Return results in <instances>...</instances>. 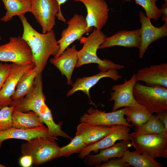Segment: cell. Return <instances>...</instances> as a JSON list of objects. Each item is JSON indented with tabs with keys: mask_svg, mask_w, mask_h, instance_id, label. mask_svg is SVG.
<instances>
[{
	"mask_svg": "<svg viewBox=\"0 0 167 167\" xmlns=\"http://www.w3.org/2000/svg\"><path fill=\"white\" fill-rule=\"evenodd\" d=\"M106 37L101 30L95 28L88 37H82L79 40L83 46L78 51V60L76 68L90 63L97 64L98 68L101 71H106L111 69L121 70L124 68L123 65L116 64L106 59L101 60L98 57L96 54L97 50L104 42Z\"/></svg>",
	"mask_w": 167,
	"mask_h": 167,
	"instance_id": "3957f363",
	"label": "cell"
},
{
	"mask_svg": "<svg viewBox=\"0 0 167 167\" xmlns=\"http://www.w3.org/2000/svg\"><path fill=\"white\" fill-rule=\"evenodd\" d=\"M87 146L81 136L75 135L69 144L60 147L58 158L68 157L74 154L79 153Z\"/></svg>",
	"mask_w": 167,
	"mask_h": 167,
	"instance_id": "f1b7e54d",
	"label": "cell"
},
{
	"mask_svg": "<svg viewBox=\"0 0 167 167\" xmlns=\"http://www.w3.org/2000/svg\"><path fill=\"white\" fill-rule=\"evenodd\" d=\"M2 39L1 37L0 36V41Z\"/></svg>",
	"mask_w": 167,
	"mask_h": 167,
	"instance_id": "f35d334b",
	"label": "cell"
},
{
	"mask_svg": "<svg viewBox=\"0 0 167 167\" xmlns=\"http://www.w3.org/2000/svg\"><path fill=\"white\" fill-rule=\"evenodd\" d=\"M6 10L5 15L0 20L7 22L11 19L13 17L24 15L27 12H31V0H1Z\"/></svg>",
	"mask_w": 167,
	"mask_h": 167,
	"instance_id": "d4e9b609",
	"label": "cell"
},
{
	"mask_svg": "<svg viewBox=\"0 0 167 167\" xmlns=\"http://www.w3.org/2000/svg\"><path fill=\"white\" fill-rule=\"evenodd\" d=\"M140 28V42L139 48V58L141 59L149 45L153 42L167 36V22L160 27L153 26L151 19L142 11L139 12Z\"/></svg>",
	"mask_w": 167,
	"mask_h": 167,
	"instance_id": "8fae6325",
	"label": "cell"
},
{
	"mask_svg": "<svg viewBox=\"0 0 167 167\" xmlns=\"http://www.w3.org/2000/svg\"><path fill=\"white\" fill-rule=\"evenodd\" d=\"M58 2L59 6L61 8V5L64 3L67 0H56Z\"/></svg>",
	"mask_w": 167,
	"mask_h": 167,
	"instance_id": "8d00e7d4",
	"label": "cell"
},
{
	"mask_svg": "<svg viewBox=\"0 0 167 167\" xmlns=\"http://www.w3.org/2000/svg\"><path fill=\"white\" fill-rule=\"evenodd\" d=\"M45 100L43 92L42 73H39L30 92L22 98L12 101L9 106H13L14 109L19 111H31L35 112L46 125L49 131V136L56 140L58 136L71 139L72 137L62 130V123L57 124L55 122Z\"/></svg>",
	"mask_w": 167,
	"mask_h": 167,
	"instance_id": "6da1fadb",
	"label": "cell"
},
{
	"mask_svg": "<svg viewBox=\"0 0 167 167\" xmlns=\"http://www.w3.org/2000/svg\"><path fill=\"white\" fill-rule=\"evenodd\" d=\"M66 24L67 27L62 31L61 38L58 41L60 49L54 58L58 57L74 41L79 40L84 34L93 29V28H88L85 18L78 14H75Z\"/></svg>",
	"mask_w": 167,
	"mask_h": 167,
	"instance_id": "9c48e42d",
	"label": "cell"
},
{
	"mask_svg": "<svg viewBox=\"0 0 167 167\" xmlns=\"http://www.w3.org/2000/svg\"><path fill=\"white\" fill-rule=\"evenodd\" d=\"M123 160L130 166L135 167H162L163 165L155 158L135 151H126L123 157Z\"/></svg>",
	"mask_w": 167,
	"mask_h": 167,
	"instance_id": "4316f807",
	"label": "cell"
},
{
	"mask_svg": "<svg viewBox=\"0 0 167 167\" xmlns=\"http://www.w3.org/2000/svg\"><path fill=\"white\" fill-rule=\"evenodd\" d=\"M31 0L30 12L41 26L42 33H45L53 29L55 24L56 17L66 23L56 0Z\"/></svg>",
	"mask_w": 167,
	"mask_h": 167,
	"instance_id": "52a82bcc",
	"label": "cell"
},
{
	"mask_svg": "<svg viewBox=\"0 0 167 167\" xmlns=\"http://www.w3.org/2000/svg\"><path fill=\"white\" fill-rule=\"evenodd\" d=\"M130 166L124 161L122 157L112 158L97 167H127Z\"/></svg>",
	"mask_w": 167,
	"mask_h": 167,
	"instance_id": "1f68e13d",
	"label": "cell"
},
{
	"mask_svg": "<svg viewBox=\"0 0 167 167\" xmlns=\"http://www.w3.org/2000/svg\"><path fill=\"white\" fill-rule=\"evenodd\" d=\"M19 17L23 27L22 37L31 50L35 66L42 73L49 57L51 55L55 57L59 51L55 34L53 29L45 33H40L32 28L24 15Z\"/></svg>",
	"mask_w": 167,
	"mask_h": 167,
	"instance_id": "7a4b0ae2",
	"label": "cell"
},
{
	"mask_svg": "<svg viewBox=\"0 0 167 167\" xmlns=\"http://www.w3.org/2000/svg\"><path fill=\"white\" fill-rule=\"evenodd\" d=\"M12 106H5L0 109V131L12 127Z\"/></svg>",
	"mask_w": 167,
	"mask_h": 167,
	"instance_id": "4dcf8cb0",
	"label": "cell"
},
{
	"mask_svg": "<svg viewBox=\"0 0 167 167\" xmlns=\"http://www.w3.org/2000/svg\"><path fill=\"white\" fill-rule=\"evenodd\" d=\"M0 61L23 65L34 63L31 50L20 36L11 37L8 42L0 45Z\"/></svg>",
	"mask_w": 167,
	"mask_h": 167,
	"instance_id": "ba28073f",
	"label": "cell"
},
{
	"mask_svg": "<svg viewBox=\"0 0 167 167\" xmlns=\"http://www.w3.org/2000/svg\"><path fill=\"white\" fill-rule=\"evenodd\" d=\"M11 64L0 62V92L9 74Z\"/></svg>",
	"mask_w": 167,
	"mask_h": 167,
	"instance_id": "d6a6232c",
	"label": "cell"
},
{
	"mask_svg": "<svg viewBox=\"0 0 167 167\" xmlns=\"http://www.w3.org/2000/svg\"><path fill=\"white\" fill-rule=\"evenodd\" d=\"M39 73L37 69L34 66L22 76L17 84L14 94L11 97L13 101L22 98L30 92Z\"/></svg>",
	"mask_w": 167,
	"mask_h": 167,
	"instance_id": "484cf974",
	"label": "cell"
},
{
	"mask_svg": "<svg viewBox=\"0 0 167 167\" xmlns=\"http://www.w3.org/2000/svg\"><path fill=\"white\" fill-rule=\"evenodd\" d=\"M6 166H5L4 165H2L0 164V167H6Z\"/></svg>",
	"mask_w": 167,
	"mask_h": 167,
	"instance_id": "74e56055",
	"label": "cell"
},
{
	"mask_svg": "<svg viewBox=\"0 0 167 167\" xmlns=\"http://www.w3.org/2000/svg\"><path fill=\"white\" fill-rule=\"evenodd\" d=\"M140 28L132 31L122 30L106 37L99 49L115 46L139 48L140 42Z\"/></svg>",
	"mask_w": 167,
	"mask_h": 167,
	"instance_id": "ffe728a7",
	"label": "cell"
},
{
	"mask_svg": "<svg viewBox=\"0 0 167 167\" xmlns=\"http://www.w3.org/2000/svg\"><path fill=\"white\" fill-rule=\"evenodd\" d=\"M130 131L129 126L126 125L112 126L109 134L98 142L86 146L79 153L78 156L83 159L91 152H96L99 150L113 145L118 141L130 140Z\"/></svg>",
	"mask_w": 167,
	"mask_h": 167,
	"instance_id": "5bb4252c",
	"label": "cell"
},
{
	"mask_svg": "<svg viewBox=\"0 0 167 167\" xmlns=\"http://www.w3.org/2000/svg\"><path fill=\"white\" fill-rule=\"evenodd\" d=\"M111 130V126L80 122L77 127L75 135L81 136L84 142L88 145L98 142L107 135Z\"/></svg>",
	"mask_w": 167,
	"mask_h": 167,
	"instance_id": "7402d4cb",
	"label": "cell"
},
{
	"mask_svg": "<svg viewBox=\"0 0 167 167\" xmlns=\"http://www.w3.org/2000/svg\"><path fill=\"white\" fill-rule=\"evenodd\" d=\"M124 108L110 112H105L90 108L87 112L80 118V122L90 123L96 125L112 126L120 125L133 127L129 124L124 117Z\"/></svg>",
	"mask_w": 167,
	"mask_h": 167,
	"instance_id": "30bf717a",
	"label": "cell"
},
{
	"mask_svg": "<svg viewBox=\"0 0 167 167\" xmlns=\"http://www.w3.org/2000/svg\"><path fill=\"white\" fill-rule=\"evenodd\" d=\"M164 0L165 2H167V0Z\"/></svg>",
	"mask_w": 167,
	"mask_h": 167,
	"instance_id": "ab89813d",
	"label": "cell"
},
{
	"mask_svg": "<svg viewBox=\"0 0 167 167\" xmlns=\"http://www.w3.org/2000/svg\"><path fill=\"white\" fill-rule=\"evenodd\" d=\"M8 74L0 92V109L10 105L17 84L22 76L35 66L34 63L23 65L12 63Z\"/></svg>",
	"mask_w": 167,
	"mask_h": 167,
	"instance_id": "7c38bea8",
	"label": "cell"
},
{
	"mask_svg": "<svg viewBox=\"0 0 167 167\" xmlns=\"http://www.w3.org/2000/svg\"><path fill=\"white\" fill-rule=\"evenodd\" d=\"M131 146L130 140L119 141L109 147L101 149L99 153L88 155L84 159V163L88 166L97 167L112 158L122 157L125 152Z\"/></svg>",
	"mask_w": 167,
	"mask_h": 167,
	"instance_id": "e0dca14e",
	"label": "cell"
},
{
	"mask_svg": "<svg viewBox=\"0 0 167 167\" xmlns=\"http://www.w3.org/2000/svg\"><path fill=\"white\" fill-rule=\"evenodd\" d=\"M76 45L67 47L58 57L50 58L49 62L56 67L67 79V84L72 85L71 77L78 60Z\"/></svg>",
	"mask_w": 167,
	"mask_h": 167,
	"instance_id": "d6986e66",
	"label": "cell"
},
{
	"mask_svg": "<svg viewBox=\"0 0 167 167\" xmlns=\"http://www.w3.org/2000/svg\"><path fill=\"white\" fill-rule=\"evenodd\" d=\"M165 132L164 126L156 115H152L146 122L132 133L136 135L160 134ZM167 134V133H166Z\"/></svg>",
	"mask_w": 167,
	"mask_h": 167,
	"instance_id": "83f0119b",
	"label": "cell"
},
{
	"mask_svg": "<svg viewBox=\"0 0 167 167\" xmlns=\"http://www.w3.org/2000/svg\"><path fill=\"white\" fill-rule=\"evenodd\" d=\"M105 77L109 78L116 81L121 79L122 76L119 74L117 70L111 69L106 71H101L98 74L92 76L78 78L75 82L72 84V88L68 91L66 96H69L77 91H81L87 95L90 102L92 103L91 100L89 90L100 79Z\"/></svg>",
	"mask_w": 167,
	"mask_h": 167,
	"instance_id": "ac0fdd59",
	"label": "cell"
},
{
	"mask_svg": "<svg viewBox=\"0 0 167 167\" xmlns=\"http://www.w3.org/2000/svg\"><path fill=\"white\" fill-rule=\"evenodd\" d=\"M161 11L162 19L165 22H167V2H165L160 8Z\"/></svg>",
	"mask_w": 167,
	"mask_h": 167,
	"instance_id": "d590c367",
	"label": "cell"
},
{
	"mask_svg": "<svg viewBox=\"0 0 167 167\" xmlns=\"http://www.w3.org/2000/svg\"><path fill=\"white\" fill-rule=\"evenodd\" d=\"M136 82L135 74L133 73L129 79H125L123 83L112 87L113 91L111 92L109 100L114 101L113 111L133 105L137 103L133 95L134 87Z\"/></svg>",
	"mask_w": 167,
	"mask_h": 167,
	"instance_id": "9a60e30c",
	"label": "cell"
},
{
	"mask_svg": "<svg viewBox=\"0 0 167 167\" xmlns=\"http://www.w3.org/2000/svg\"><path fill=\"white\" fill-rule=\"evenodd\" d=\"M129 139L136 152L155 159L167 158V134L136 135L131 133Z\"/></svg>",
	"mask_w": 167,
	"mask_h": 167,
	"instance_id": "8992f818",
	"label": "cell"
},
{
	"mask_svg": "<svg viewBox=\"0 0 167 167\" xmlns=\"http://www.w3.org/2000/svg\"><path fill=\"white\" fill-rule=\"evenodd\" d=\"M124 116L128 123L138 127L146 122L153 114L143 105L137 103L124 108Z\"/></svg>",
	"mask_w": 167,
	"mask_h": 167,
	"instance_id": "cb8c5ba5",
	"label": "cell"
},
{
	"mask_svg": "<svg viewBox=\"0 0 167 167\" xmlns=\"http://www.w3.org/2000/svg\"><path fill=\"white\" fill-rule=\"evenodd\" d=\"M131 0H126L129 2ZM136 4L142 6L144 9L147 17L157 20L162 16L161 11L156 5L157 0H135Z\"/></svg>",
	"mask_w": 167,
	"mask_h": 167,
	"instance_id": "f546056e",
	"label": "cell"
},
{
	"mask_svg": "<svg viewBox=\"0 0 167 167\" xmlns=\"http://www.w3.org/2000/svg\"><path fill=\"white\" fill-rule=\"evenodd\" d=\"M12 127L28 129L44 125V123L33 111L23 112L14 110L12 114Z\"/></svg>",
	"mask_w": 167,
	"mask_h": 167,
	"instance_id": "603a6c76",
	"label": "cell"
},
{
	"mask_svg": "<svg viewBox=\"0 0 167 167\" xmlns=\"http://www.w3.org/2000/svg\"><path fill=\"white\" fill-rule=\"evenodd\" d=\"M82 2L87 11L85 18L88 28L101 30L109 18V9L105 0H73Z\"/></svg>",
	"mask_w": 167,
	"mask_h": 167,
	"instance_id": "4fadbf2b",
	"label": "cell"
},
{
	"mask_svg": "<svg viewBox=\"0 0 167 167\" xmlns=\"http://www.w3.org/2000/svg\"><path fill=\"white\" fill-rule=\"evenodd\" d=\"M19 162L22 167H29L33 163L32 159L30 155H24L20 158Z\"/></svg>",
	"mask_w": 167,
	"mask_h": 167,
	"instance_id": "836d02e7",
	"label": "cell"
},
{
	"mask_svg": "<svg viewBox=\"0 0 167 167\" xmlns=\"http://www.w3.org/2000/svg\"><path fill=\"white\" fill-rule=\"evenodd\" d=\"M133 95L137 102L152 113L167 110V88L144 85L136 82Z\"/></svg>",
	"mask_w": 167,
	"mask_h": 167,
	"instance_id": "5b68a950",
	"label": "cell"
},
{
	"mask_svg": "<svg viewBox=\"0 0 167 167\" xmlns=\"http://www.w3.org/2000/svg\"><path fill=\"white\" fill-rule=\"evenodd\" d=\"M156 115L164 124L165 132L167 133V110L156 113Z\"/></svg>",
	"mask_w": 167,
	"mask_h": 167,
	"instance_id": "e575fe53",
	"label": "cell"
},
{
	"mask_svg": "<svg viewBox=\"0 0 167 167\" xmlns=\"http://www.w3.org/2000/svg\"><path fill=\"white\" fill-rule=\"evenodd\" d=\"M49 136V130L44 125L25 129L11 127L0 131V148L3 142L8 139H18L28 141L35 138Z\"/></svg>",
	"mask_w": 167,
	"mask_h": 167,
	"instance_id": "44dd1931",
	"label": "cell"
},
{
	"mask_svg": "<svg viewBox=\"0 0 167 167\" xmlns=\"http://www.w3.org/2000/svg\"><path fill=\"white\" fill-rule=\"evenodd\" d=\"M135 77L137 82H144L147 86L167 88V63L140 69L135 74Z\"/></svg>",
	"mask_w": 167,
	"mask_h": 167,
	"instance_id": "2e32d148",
	"label": "cell"
},
{
	"mask_svg": "<svg viewBox=\"0 0 167 167\" xmlns=\"http://www.w3.org/2000/svg\"><path fill=\"white\" fill-rule=\"evenodd\" d=\"M55 138L48 136L33 138L21 146L24 155L31 156L36 166L58 158L60 147Z\"/></svg>",
	"mask_w": 167,
	"mask_h": 167,
	"instance_id": "277c9868",
	"label": "cell"
}]
</instances>
